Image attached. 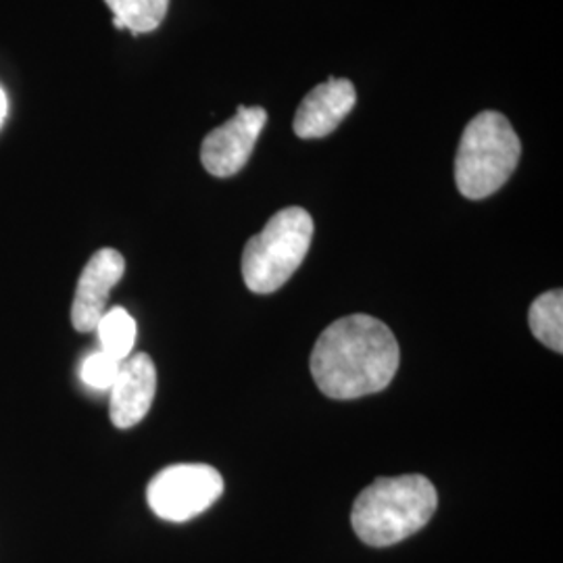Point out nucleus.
I'll list each match as a JSON object with an SVG mask.
<instances>
[{"label": "nucleus", "mask_w": 563, "mask_h": 563, "mask_svg": "<svg viewBox=\"0 0 563 563\" xmlns=\"http://www.w3.org/2000/svg\"><path fill=\"white\" fill-rule=\"evenodd\" d=\"M399 362V342L386 323L372 316H346L320 334L311 374L325 397L351 401L384 390Z\"/></svg>", "instance_id": "nucleus-1"}, {"label": "nucleus", "mask_w": 563, "mask_h": 563, "mask_svg": "<svg viewBox=\"0 0 563 563\" xmlns=\"http://www.w3.org/2000/svg\"><path fill=\"white\" fill-rule=\"evenodd\" d=\"M437 505V488L422 474L378 478L355 499L351 523L363 543L390 547L420 532Z\"/></svg>", "instance_id": "nucleus-2"}, {"label": "nucleus", "mask_w": 563, "mask_h": 563, "mask_svg": "<svg viewBox=\"0 0 563 563\" xmlns=\"http://www.w3.org/2000/svg\"><path fill=\"white\" fill-rule=\"evenodd\" d=\"M522 142L509 120L497 111H483L463 130L455 181L465 199L481 201L495 195L516 172Z\"/></svg>", "instance_id": "nucleus-3"}, {"label": "nucleus", "mask_w": 563, "mask_h": 563, "mask_svg": "<svg viewBox=\"0 0 563 563\" xmlns=\"http://www.w3.org/2000/svg\"><path fill=\"white\" fill-rule=\"evenodd\" d=\"M313 239V220L301 207L278 211L262 232L246 242L242 278L249 290L269 295L292 278Z\"/></svg>", "instance_id": "nucleus-4"}, {"label": "nucleus", "mask_w": 563, "mask_h": 563, "mask_svg": "<svg viewBox=\"0 0 563 563\" xmlns=\"http://www.w3.org/2000/svg\"><path fill=\"white\" fill-rule=\"evenodd\" d=\"M223 495L222 474L205 463L163 467L148 483L146 501L165 522H188L205 514Z\"/></svg>", "instance_id": "nucleus-5"}, {"label": "nucleus", "mask_w": 563, "mask_h": 563, "mask_svg": "<svg viewBox=\"0 0 563 563\" xmlns=\"http://www.w3.org/2000/svg\"><path fill=\"white\" fill-rule=\"evenodd\" d=\"M267 123L263 107H239L236 115L205 136L201 162L216 178L239 174L253 155V148Z\"/></svg>", "instance_id": "nucleus-6"}, {"label": "nucleus", "mask_w": 563, "mask_h": 563, "mask_svg": "<svg viewBox=\"0 0 563 563\" xmlns=\"http://www.w3.org/2000/svg\"><path fill=\"white\" fill-rule=\"evenodd\" d=\"M125 274V260L115 249L97 251L86 267L81 269L74 307H71V323L78 332H95L97 323L101 322L107 301Z\"/></svg>", "instance_id": "nucleus-7"}, {"label": "nucleus", "mask_w": 563, "mask_h": 563, "mask_svg": "<svg viewBox=\"0 0 563 563\" xmlns=\"http://www.w3.org/2000/svg\"><path fill=\"white\" fill-rule=\"evenodd\" d=\"M157 393V369L146 353L123 360L109 395V416L115 428L128 430L144 420Z\"/></svg>", "instance_id": "nucleus-8"}, {"label": "nucleus", "mask_w": 563, "mask_h": 563, "mask_svg": "<svg viewBox=\"0 0 563 563\" xmlns=\"http://www.w3.org/2000/svg\"><path fill=\"white\" fill-rule=\"evenodd\" d=\"M355 86L344 78H330L302 99L292 121L295 134L305 141L332 134L355 107Z\"/></svg>", "instance_id": "nucleus-9"}, {"label": "nucleus", "mask_w": 563, "mask_h": 563, "mask_svg": "<svg viewBox=\"0 0 563 563\" xmlns=\"http://www.w3.org/2000/svg\"><path fill=\"white\" fill-rule=\"evenodd\" d=\"M113 11V25L134 36L155 32L167 15L169 0H104Z\"/></svg>", "instance_id": "nucleus-10"}, {"label": "nucleus", "mask_w": 563, "mask_h": 563, "mask_svg": "<svg viewBox=\"0 0 563 563\" xmlns=\"http://www.w3.org/2000/svg\"><path fill=\"white\" fill-rule=\"evenodd\" d=\"M530 330L537 341L553 349L555 353L563 351V292L549 290L532 302L528 313Z\"/></svg>", "instance_id": "nucleus-11"}, {"label": "nucleus", "mask_w": 563, "mask_h": 563, "mask_svg": "<svg viewBox=\"0 0 563 563\" xmlns=\"http://www.w3.org/2000/svg\"><path fill=\"white\" fill-rule=\"evenodd\" d=\"M95 332L99 334L101 351L115 357L118 362H123L134 351L139 328H136L134 318L123 307H111L104 311Z\"/></svg>", "instance_id": "nucleus-12"}, {"label": "nucleus", "mask_w": 563, "mask_h": 563, "mask_svg": "<svg viewBox=\"0 0 563 563\" xmlns=\"http://www.w3.org/2000/svg\"><path fill=\"white\" fill-rule=\"evenodd\" d=\"M121 362L115 357L107 355L104 351H97L92 355H88L80 367L81 383L86 384L92 390H101V393H109L111 386L118 378Z\"/></svg>", "instance_id": "nucleus-13"}, {"label": "nucleus", "mask_w": 563, "mask_h": 563, "mask_svg": "<svg viewBox=\"0 0 563 563\" xmlns=\"http://www.w3.org/2000/svg\"><path fill=\"white\" fill-rule=\"evenodd\" d=\"M7 111H9V102H7L4 90L0 88V128H2V123L7 120Z\"/></svg>", "instance_id": "nucleus-14"}]
</instances>
